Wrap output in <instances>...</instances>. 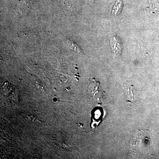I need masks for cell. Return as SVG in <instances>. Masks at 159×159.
I'll return each instance as SVG.
<instances>
[{
    "label": "cell",
    "mask_w": 159,
    "mask_h": 159,
    "mask_svg": "<svg viewBox=\"0 0 159 159\" xmlns=\"http://www.w3.org/2000/svg\"><path fill=\"white\" fill-rule=\"evenodd\" d=\"M111 48L115 52V54L118 55L121 54V50H122L121 44L119 42V41L116 38L114 37L111 39Z\"/></svg>",
    "instance_id": "6da1fadb"
},
{
    "label": "cell",
    "mask_w": 159,
    "mask_h": 159,
    "mask_svg": "<svg viewBox=\"0 0 159 159\" xmlns=\"http://www.w3.org/2000/svg\"><path fill=\"white\" fill-rule=\"evenodd\" d=\"M122 9V2L121 1H117L114 6L112 10L113 14L116 15L119 14Z\"/></svg>",
    "instance_id": "3957f363"
},
{
    "label": "cell",
    "mask_w": 159,
    "mask_h": 159,
    "mask_svg": "<svg viewBox=\"0 0 159 159\" xmlns=\"http://www.w3.org/2000/svg\"><path fill=\"white\" fill-rule=\"evenodd\" d=\"M94 127H96L99 123L102 121L103 112L101 111L100 109L95 111L94 113Z\"/></svg>",
    "instance_id": "7a4b0ae2"
}]
</instances>
